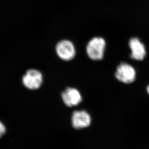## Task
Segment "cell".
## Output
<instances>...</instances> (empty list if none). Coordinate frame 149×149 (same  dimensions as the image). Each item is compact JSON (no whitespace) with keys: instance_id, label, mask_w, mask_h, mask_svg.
Returning <instances> with one entry per match:
<instances>
[{"instance_id":"cell-3","label":"cell","mask_w":149,"mask_h":149,"mask_svg":"<svg viewBox=\"0 0 149 149\" xmlns=\"http://www.w3.org/2000/svg\"><path fill=\"white\" fill-rule=\"evenodd\" d=\"M22 82L27 88L30 90H37L41 87L43 83L42 73L35 69L29 70L23 76Z\"/></svg>"},{"instance_id":"cell-7","label":"cell","mask_w":149,"mask_h":149,"mask_svg":"<svg viewBox=\"0 0 149 149\" xmlns=\"http://www.w3.org/2000/svg\"><path fill=\"white\" fill-rule=\"evenodd\" d=\"M129 46L131 51L130 56L132 59L142 61L144 58L146 54V48L138 38H131L129 42Z\"/></svg>"},{"instance_id":"cell-4","label":"cell","mask_w":149,"mask_h":149,"mask_svg":"<svg viewBox=\"0 0 149 149\" xmlns=\"http://www.w3.org/2000/svg\"><path fill=\"white\" fill-rule=\"evenodd\" d=\"M115 76L116 79L122 83L130 84L135 80L136 72L131 65L122 62L117 67Z\"/></svg>"},{"instance_id":"cell-8","label":"cell","mask_w":149,"mask_h":149,"mask_svg":"<svg viewBox=\"0 0 149 149\" xmlns=\"http://www.w3.org/2000/svg\"><path fill=\"white\" fill-rule=\"evenodd\" d=\"M6 127L0 121V138L3 136L6 133Z\"/></svg>"},{"instance_id":"cell-1","label":"cell","mask_w":149,"mask_h":149,"mask_svg":"<svg viewBox=\"0 0 149 149\" xmlns=\"http://www.w3.org/2000/svg\"><path fill=\"white\" fill-rule=\"evenodd\" d=\"M105 48V40L101 37H94L90 40L86 45V53L92 61H101L104 56Z\"/></svg>"},{"instance_id":"cell-9","label":"cell","mask_w":149,"mask_h":149,"mask_svg":"<svg viewBox=\"0 0 149 149\" xmlns=\"http://www.w3.org/2000/svg\"><path fill=\"white\" fill-rule=\"evenodd\" d=\"M147 91L148 92V94H149V85L147 87Z\"/></svg>"},{"instance_id":"cell-5","label":"cell","mask_w":149,"mask_h":149,"mask_svg":"<svg viewBox=\"0 0 149 149\" xmlns=\"http://www.w3.org/2000/svg\"><path fill=\"white\" fill-rule=\"evenodd\" d=\"M91 122V116L86 111H75L72 113L71 123L75 129L80 130L86 128L90 126Z\"/></svg>"},{"instance_id":"cell-6","label":"cell","mask_w":149,"mask_h":149,"mask_svg":"<svg viewBox=\"0 0 149 149\" xmlns=\"http://www.w3.org/2000/svg\"><path fill=\"white\" fill-rule=\"evenodd\" d=\"M61 97L63 103L67 107L76 106L82 101V97L80 92L74 87L65 89L62 92Z\"/></svg>"},{"instance_id":"cell-2","label":"cell","mask_w":149,"mask_h":149,"mask_svg":"<svg viewBox=\"0 0 149 149\" xmlns=\"http://www.w3.org/2000/svg\"><path fill=\"white\" fill-rule=\"evenodd\" d=\"M55 52L58 57L65 61H72L76 55L75 46L69 40L59 41L55 47Z\"/></svg>"}]
</instances>
